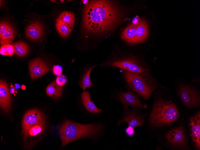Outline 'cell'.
I'll return each instance as SVG.
<instances>
[{
  "mask_svg": "<svg viewBox=\"0 0 200 150\" xmlns=\"http://www.w3.org/2000/svg\"><path fill=\"white\" fill-rule=\"evenodd\" d=\"M15 87L16 88L19 89L20 88V86L19 84H15Z\"/></svg>",
  "mask_w": 200,
  "mask_h": 150,
  "instance_id": "28",
  "label": "cell"
},
{
  "mask_svg": "<svg viewBox=\"0 0 200 150\" xmlns=\"http://www.w3.org/2000/svg\"><path fill=\"white\" fill-rule=\"evenodd\" d=\"M118 99L122 104L124 111H127L129 106L134 108H147V106L141 101L139 96L130 91L124 92L121 90L118 95Z\"/></svg>",
  "mask_w": 200,
  "mask_h": 150,
  "instance_id": "8",
  "label": "cell"
},
{
  "mask_svg": "<svg viewBox=\"0 0 200 150\" xmlns=\"http://www.w3.org/2000/svg\"><path fill=\"white\" fill-rule=\"evenodd\" d=\"M134 109L125 111L123 116L118 120L117 125L119 126L121 123L126 122L129 126L133 128L143 126L144 118Z\"/></svg>",
  "mask_w": 200,
  "mask_h": 150,
  "instance_id": "10",
  "label": "cell"
},
{
  "mask_svg": "<svg viewBox=\"0 0 200 150\" xmlns=\"http://www.w3.org/2000/svg\"><path fill=\"white\" fill-rule=\"evenodd\" d=\"M101 128L100 125L95 123L82 124L66 121L59 130L62 147L78 139L96 135Z\"/></svg>",
  "mask_w": 200,
  "mask_h": 150,
  "instance_id": "2",
  "label": "cell"
},
{
  "mask_svg": "<svg viewBox=\"0 0 200 150\" xmlns=\"http://www.w3.org/2000/svg\"><path fill=\"white\" fill-rule=\"evenodd\" d=\"M45 119L39 123L22 130L24 136L26 137L34 136L42 132L46 127Z\"/></svg>",
  "mask_w": 200,
  "mask_h": 150,
  "instance_id": "20",
  "label": "cell"
},
{
  "mask_svg": "<svg viewBox=\"0 0 200 150\" xmlns=\"http://www.w3.org/2000/svg\"><path fill=\"white\" fill-rule=\"evenodd\" d=\"M43 28L41 25L38 22L31 23L27 28L26 34L33 40H37L42 37Z\"/></svg>",
  "mask_w": 200,
  "mask_h": 150,
  "instance_id": "17",
  "label": "cell"
},
{
  "mask_svg": "<svg viewBox=\"0 0 200 150\" xmlns=\"http://www.w3.org/2000/svg\"><path fill=\"white\" fill-rule=\"evenodd\" d=\"M96 66L93 65L89 68L80 81L79 85L80 87L83 89V91L85 90L87 88H90L93 86V84L90 81V76L92 69Z\"/></svg>",
  "mask_w": 200,
  "mask_h": 150,
  "instance_id": "22",
  "label": "cell"
},
{
  "mask_svg": "<svg viewBox=\"0 0 200 150\" xmlns=\"http://www.w3.org/2000/svg\"><path fill=\"white\" fill-rule=\"evenodd\" d=\"M83 12V28L92 34L110 32L118 25L122 18L119 8L110 1H90L84 7Z\"/></svg>",
  "mask_w": 200,
  "mask_h": 150,
  "instance_id": "1",
  "label": "cell"
},
{
  "mask_svg": "<svg viewBox=\"0 0 200 150\" xmlns=\"http://www.w3.org/2000/svg\"><path fill=\"white\" fill-rule=\"evenodd\" d=\"M29 70L31 78L35 80L45 75L49 70L46 63L40 59H36L29 64Z\"/></svg>",
  "mask_w": 200,
  "mask_h": 150,
  "instance_id": "13",
  "label": "cell"
},
{
  "mask_svg": "<svg viewBox=\"0 0 200 150\" xmlns=\"http://www.w3.org/2000/svg\"><path fill=\"white\" fill-rule=\"evenodd\" d=\"M45 119L44 116L39 110L37 109L29 110L26 112L22 119V130L26 129Z\"/></svg>",
  "mask_w": 200,
  "mask_h": 150,
  "instance_id": "11",
  "label": "cell"
},
{
  "mask_svg": "<svg viewBox=\"0 0 200 150\" xmlns=\"http://www.w3.org/2000/svg\"><path fill=\"white\" fill-rule=\"evenodd\" d=\"M179 117L178 110L173 104L160 99L154 102L149 116L151 126L156 127L172 123Z\"/></svg>",
  "mask_w": 200,
  "mask_h": 150,
  "instance_id": "4",
  "label": "cell"
},
{
  "mask_svg": "<svg viewBox=\"0 0 200 150\" xmlns=\"http://www.w3.org/2000/svg\"><path fill=\"white\" fill-rule=\"evenodd\" d=\"M14 37L13 27L9 23L2 22L0 25V43L2 45L9 44Z\"/></svg>",
  "mask_w": 200,
  "mask_h": 150,
  "instance_id": "15",
  "label": "cell"
},
{
  "mask_svg": "<svg viewBox=\"0 0 200 150\" xmlns=\"http://www.w3.org/2000/svg\"><path fill=\"white\" fill-rule=\"evenodd\" d=\"M137 43L145 40L149 35L148 26L147 22L141 19L137 23Z\"/></svg>",
  "mask_w": 200,
  "mask_h": 150,
  "instance_id": "19",
  "label": "cell"
},
{
  "mask_svg": "<svg viewBox=\"0 0 200 150\" xmlns=\"http://www.w3.org/2000/svg\"><path fill=\"white\" fill-rule=\"evenodd\" d=\"M179 96L184 104L188 108H194L200 105V96L193 88L183 85L178 90Z\"/></svg>",
  "mask_w": 200,
  "mask_h": 150,
  "instance_id": "7",
  "label": "cell"
},
{
  "mask_svg": "<svg viewBox=\"0 0 200 150\" xmlns=\"http://www.w3.org/2000/svg\"><path fill=\"white\" fill-rule=\"evenodd\" d=\"M14 52V49L13 45L10 44L2 45L0 49V53L4 55H9L12 57Z\"/></svg>",
  "mask_w": 200,
  "mask_h": 150,
  "instance_id": "24",
  "label": "cell"
},
{
  "mask_svg": "<svg viewBox=\"0 0 200 150\" xmlns=\"http://www.w3.org/2000/svg\"><path fill=\"white\" fill-rule=\"evenodd\" d=\"M81 98L83 104L86 109L90 112L93 114L101 113L103 110L97 108L91 100L90 93L87 91L83 92L81 94Z\"/></svg>",
  "mask_w": 200,
  "mask_h": 150,
  "instance_id": "18",
  "label": "cell"
},
{
  "mask_svg": "<svg viewBox=\"0 0 200 150\" xmlns=\"http://www.w3.org/2000/svg\"><path fill=\"white\" fill-rule=\"evenodd\" d=\"M11 93H13L14 92V88H11L10 90Z\"/></svg>",
  "mask_w": 200,
  "mask_h": 150,
  "instance_id": "30",
  "label": "cell"
},
{
  "mask_svg": "<svg viewBox=\"0 0 200 150\" xmlns=\"http://www.w3.org/2000/svg\"><path fill=\"white\" fill-rule=\"evenodd\" d=\"M107 66L137 73L143 74L148 72L136 58L131 56L117 57L107 63Z\"/></svg>",
  "mask_w": 200,
  "mask_h": 150,
  "instance_id": "5",
  "label": "cell"
},
{
  "mask_svg": "<svg viewBox=\"0 0 200 150\" xmlns=\"http://www.w3.org/2000/svg\"><path fill=\"white\" fill-rule=\"evenodd\" d=\"M82 1L83 2L84 4H86L88 2V1L87 0H82Z\"/></svg>",
  "mask_w": 200,
  "mask_h": 150,
  "instance_id": "29",
  "label": "cell"
},
{
  "mask_svg": "<svg viewBox=\"0 0 200 150\" xmlns=\"http://www.w3.org/2000/svg\"><path fill=\"white\" fill-rule=\"evenodd\" d=\"M25 87L24 85H22V86L21 88L23 90H24L25 89Z\"/></svg>",
  "mask_w": 200,
  "mask_h": 150,
  "instance_id": "31",
  "label": "cell"
},
{
  "mask_svg": "<svg viewBox=\"0 0 200 150\" xmlns=\"http://www.w3.org/2000/svg\"><path fill=\"white\" fill-rule=\"evenodd\" d=\"M62 67L59 65L54 66L52 69L53 73L54 75L57 76L62 74Z\"/></svg>",
  "mask_w": 200,
  "mask_h": 150,
  "instance_id": "26",
  "label": "cell"
},
{
  "mask_svg": "<svg viewBox=\"0 0 200 150\" xmlns=\"http://www.w3.org/2000/svg\"><path fill=\"white\" fill-rule=\"evenodd\" d=\"M75 17L73 13L69 11L62 12L56 22L57 30L61 37H67L72 31L75 23Z\"/></svg>",
  "mask_w": 200,
  "mask_h": 150,
  "instance_id": "6",
  "label": "cell"
},
{
  "mask_svg": "<svg viewBox=\"0 0 200 150\" xmlns=\"http://www.w3.org/2000/svg\"><path fill=\"white\" fill-rule=\"evenodd\" d=\"M125 131L126 134L129 136H133L134 133V128L129 126L126 128Z\"/></svg>",
  "mask_w": 200,
  "mask_h": 150,
  "instance_id": "27",
  "label": "cell"
},
{
  "mask_svg": "<svg viewBox=\"0 0 200 150\" xmlns=\"http://www.w3.org/2000/svg\"><path fill=\"white\" fill-rule=\"evenodd\" d=\"M190 135L196 148H200V113L199 111L194 116L191 117L189 121Z\"/></svg>",
  "mask_w": 200,
  "mask_h": 150,
  "instance_id": "12",
  "label": "cell"
},
{
  "mask_svg": "<svg viewBox=\"0 0 200 150\" xmlns=\"http://www.w3.org/2000/svg\"><path fill=\"white\" fill-rule=\"evenodd\" d=\"M11 97L8 87L4 80L0 81V105L2 110L9 113L11 107Z\"/></svg>",
  "mask_w": 200,
  "mask_h": 150,
  "instance_id": "14",
  "label": "cell"
},
{
  "mask_svg": "<svg viewBox=\"0 0 200 150\" xmlns=\"http://www.w3.org/2000/svg\"><path fill=\"white\" fill-rule=\"evenodd\" d=\"M166 138L172 145L186 149L189 148L184 129L181 125L168 132L166 135Z\"/></svg>",
  "mask_w": 200,
  "mask_h": 150,
  "instance_id": "9",
  "label": "cell"
},
{
  "mask_svg": "<svg viewBox=\"0 0 200 150\" xmlns=\"http://www.w3.org/2000/svg\"><path fill=\"white\" fill-rule=\"evenodd\" d=\"M67 81L66 78L63 75L61 74L57 76L55 81L58 85L62 86L66 83Z\"/></svg>",
  "mask_w": 200,
  "mask_h": 150,
  "instance_id": "25",
  "label": "cell"
},
{
  "mask_svg": "<svg viewBox=\"0 0 200 150\" xmlns=\"http://www.w3.org/2000/svg\"><path fill=\"white\" fill-rule=\"evenodd\" d=\"M63 90L62 86L58 85L54 81L47 86L46 93L49 96L57 99L61 96Z\"/></svg>",
  "mask_w": 200,
  "mask_h": 150,
  "instance_id": "21",
  "label": "cell"
},
{
  "mask_svg": "<svg viewBox=\"0 0 200 150\" xmlns=\"http://www.w3.org/2000/svg\"><path fill=\"white\" fill-rule=\"evenodd\" d=\"M14 49V53L19 56L24 57L28 53L29 47L26 43L21 42H18L13 45Z\"/></svg>",
  "mask_w": 200,
  "mask_h": 150,
  "instance_id": "23",
  "label": "cell"
},
{
  "mask_svg": "<svg viewBox=\"0 0 200 150\" xmlns=\"http://www.w3.org/2000/svg\"><path fill=\"white\" fill-rule=\"evenodd\" d=\"M122 74L128 89L136 92L145 100L156 88L155 81L148 72L139 74L123 70Z\"/></svg>",
  "mask_w": 200,
  "mask_h": 150,
  "instance_id": "3",
  "label": "cell"
},
{
  "mask_svg": "<svg viewBox=\"0 0 200 150\" xmlns=\"http://www.w3.org/2000/svg\"><path fill=\"white\" fill-rule=\"evenodd\" d=\"M137 23H131L122 32L121 37L128 43H137Z\"/></svg>",
  "mask_w": 200,
  "mask_h": 150,
  "instance_id": "16",
  "label": "cell"
}]
</instances>
